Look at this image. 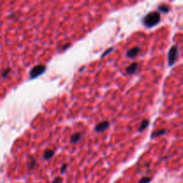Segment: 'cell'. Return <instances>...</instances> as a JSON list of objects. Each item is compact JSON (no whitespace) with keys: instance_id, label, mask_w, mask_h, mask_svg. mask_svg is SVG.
<instances>
[{"instance_id":"obj_14","label":"cell","mask_w":183,"mask_h":183,"mask_svg":"<svg viewBox=\"0 0 183 183\" xmlns=\"http://www.w3.org/2000/svg\"><path fill=\"white\" fill-rule=\"evenodd\" d=\"M113 50H114V48H108V49H107V50H106V52H104V53L102 54L101 57H106V55H108L109 53H111V52H112Z\"/></svg>"},{"instance_id":"obj_3","label":"cell","mask_w":183,"mask_h":183,"mask_svg":"<svg viewBox=\"0 0 183 183\" xmlns=\"http://www.w3.org/2000/svg\"><path fill=\"white\" fill-rule=\"evenodd\" d=\"M47 67L43 64H37L35 65L30 71V79H35L39 77V75L43 74L46 71Z\"/></svg>"},{"instance_id":"obj_6","label":"cell","mask_w":183,"mask_h":183,"mask_svg":"<svg viewBox=\"0 0 183 183\" xmlns=\"http://www.w3.org/2000/svg\"><path fill=\"white\" fill-rule=\"evenodd\" d=\"M138 70V64L137 62H132L126 68V73L128 74H134Z\"/></svg>"},{"instance_id":"obj_12","label":"cell","mask_w":183,"mask_h":183,"mask_svg":"<svg viewBox=\"0 0 183 183\" xmlns=\"http://www.w3.org/2000/svg\"><path fill=\"white\" fill-rule=\"evenodd\" d=\"M11 71V69L10 68H7V69H4L3 71H2V78H6L8 76V74L10 73Z\"/></svg>"},{"instance_id":"obj_5","label":"cell","mask_w":183,"mask_h":183,"mask_svg":"<svg viewBox=\"0 0 183 183\" xmlns=\"http://www.w3.org/2000/svg\"><path fill=\"white\" fill-rule=\"evenodd\" d=\"M139 51H140V48H139L138 47H135V48H130V49L127 52L126 56H127L128 58H134V57H136L138 55Z\"/></svg>"},{"instance_id":"obj_10","label":"cell","mask_w":183,"mask_h":183,"mask_svg":"<svg viewBox=\"0 0 183 183\" xmlns=\"http://www.w3.org/2000/svg\"><path fill=\"white\" fill-rule=\"evenodd\" d=\"M158 10L160 12L164 13H168L170 11V7L167 4H161V5L158 6Z\"/></svg>"},{"instance_id":"obj_2","label":"cell","mask_w":183,"mask_h":183,"mask_svg":"<svg viewBox=\"0 0 183 183\" xmlns=\"http://www.w3.org/2000/svg\"><path fill=\"white\" fill-rule=\"evenodd\" d=\"M178 56H179V48L177 45H173L171 48L169 54H168V63L170 66L174 64V62L178 58Z\"/></svg>"},{"instance_id":"obj_16","label":"cell","mask_w":183,"mask_h":183,"mask_svg":"<svg viewBox=\"0 0 183 183\" xmlns=\"http://www.w3.org/2000/svg\"><path fill=\"white\" fill-rule=\"evenodd\" d=\"M61 182H62V178H60V177L56 178V179L54 180V182H53V183H61Z\"/></svg>"},{"instance_id":"obj_17","label":"cell","mask_w":183,"mask_h":183,"mask_svg":"<svg viewBox=\"0 0 183 183\" xmlns=\"http://www.w3.org/2000/svg\"><path fill=\"white\" fill-rule=\"evenodd\" d=\"M66 168H67V165H66V164H63V165L62 166V168H61V173H63L65 172Z\"/></svg>"},{"instance_id":"obj_9","label":"cell","mask_w":183,"mask_h":183,"mask_svg":"<svg viewBox=\"0 0 183 183\" xmlns=\"http://www.w3.org/2000/svg\"><path fill=\"white\" fill-rule=\"evenodd\" d=\"M148 125H149V121H148V120H147V119H144V120L142 121V122H141L140 126H139L138 130H139V131H143L145 129H147V126H148Z\"/></svg>"},{"instance_id":"obj_8","label":"cell","mask_w":183,"mask_h":183,"mask_svg":"<svg viewBox=\"0 0 183 183\" xmlns=\"http://www.w3.org/2000/svg\"><path fill=\"white\" fill-rule=\"evenodd\" d=\"M55 155V152L53 150H50V149H47L45 152H44V155H43V158L45 160H49L53 157V155Z\"/></svg>"},{"instance_id":"obj_7","label":"cell","mask_w":183,"mask_h":183,"mask_svg":"<svg viewBox=\"0 0 183 183\" xmlns=\"http://www.w3.org/2000/svg\"><path fill=\"white\" fill-rule=\"evenodd\" d=\"M82 138V133L81 132H76L74 134H72V136L71 137V144H76L78 142H80Z\"/></svg>"},{"instance_id":"obj_15","label":"cell","mask_w":183,"mask_h":183,"mask_svg":"<svg viewBox=\"0 0 183 183\" xmlns=\"http://www.w3.org/2000/svg\"><path fill=\"white\" fill-rule=\"evenodd\" d=\"M150 181H151V178L144 177V178H142V179H141V181H140V182H139L138 183H148V182H150Z\"/></svg>"},{"instance_id":"obj_4","label":"cell","mask_w":183,"mask_h":183,"mask_svg":"<svg viewBox=\"0 0 183 183\" xmlns=\"http://www.w3.org/2000/svg\"><path fill=\"white\" fill-rule=\"evenodd\" d=\"M110 126V123L107 121H103V122H99L98 124L96 125L95 127V131L96 132H103L106 129H107Z\"/></svg>"},{"instance_id":"obj_1","label":"cell","mask_w":183,"mask_h":183,"mask_svg":"<svg viewBox=\"0 0 183 183\" xmlns=\"http://www.w3.org/2000/svg\"><path fill=\"white\" fill-rule=\"evenodd\" d=\"M161 21V15L157 12H151L143 18V23L147 28H152L157 25Z\"/></svg>"},{"instance_id":"obj_13","label":"cell","mask_w":183,"mask_h":183,"mask_svg":"<svg viewBox=\"0 0 183 183\" xmlns=\"http://www.w3.org/2000/svg\"><path fill=\"white\" fill-rule=\"evenodd\" d=\"M34 166H35V160L32 157H30V162H29V168L30 169H33Z\"/></svg>"},{"instance_id":"obj_11","label":"cell","mask_w":183,"mask_h":183,"mask_svg":"<svg viewBox=\"0 0 183 183\" xmlns=\"http://www.w3.org/2000/svg\"><path fill=\"white\" fill-rule=\"evenodd\" d=\"M165 132H166L165 129H161V130H158V131H156V132H153V133H152V138L157 137V136H162V135L165 134Z\"/></svg>"}]
</instances>
